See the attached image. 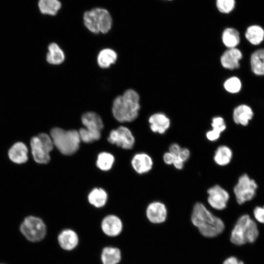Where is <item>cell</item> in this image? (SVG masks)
I'll return each mask as SVG.
<instances>
[{
    "mask_svg": "<svg viewBox=\"0 0 264 264\" xmlns=\"http://www.w3.org/2000/svg\"><path fill=\"white\" fill-rule=\"evenodd\" d=\"M252 72L257 76H264V48L254 51L250 56Z\"/></svg>",
    "mask_w": 264,
    "mask_h": 264,
    "instance_id": "obj_20",
    "label": "cell"
},
{
    "mask_svg": "<svg viewBox=\"0 0 264 264\" xmlns=\"http://www.w3.org/2000/svg\"><path fill=\"white\" fill-rule=\"evenodd\" d=\"M54 146L63 154L71 155L77 151L81 139L79 132L54 128L50 132Z\"/></svg>",
    "mask_w": 264,
    "mask_h": 264,
    "instance_id": "obj_4",
    "label": "cell"
},
{
    "mask_svg": "<svg viewBox=\"0 0 264 264\" xmlns=\"http://www.w3.org/2000/svg\"><path fill=\"white\" fill-rule=\"evenodd\" d=\"M85 26L95 34L108 33L112 26L111 17L105 9L95 8L86 11L83 16Z\"/></svg>",
    "mask_w": 264,
    "mask_h": 264,
    "instance_id": "obj_5",
    "label": "cell"
},
{
    "mask_svg": "<svg viewBox=\"0 0 264 264\" xmlns=\"http://www.w3.org/2000/svg\"><path fill=\"white\" fill-rule=\"evenodd\" d=\"M176 157V156L168 151L163 154L162 159L166 164L171 165H173Z\"/></svg>",
    "mask_w": 264,
    "mask_h": 264,
    "instance_id": "obj_36",
    "label": "cell"
},
{
    "mask_svg": "<svg viewBox=\"0 0 264 264\" xmlns=\"http://www.w3.org/2000/svg\"><path fill=\"white\" fill-rule=\"evenodd\" d=\"M191 155L190 150L187 148H182L177 156L183 162L185 163L188 160Z\"/></svg>",
    "mask_w": 264,
    "mask_h": 264,
    "instance_id": "obj_35",
    "label": "cell"
},
{
    "mask_svg": "<svg viewBox=\"0 0 264 264\" xmlns=\"http://www.w3.org/2000/svg\"><path fill=\"white\" fill-rule=\"evenodd\" d=\"M81 141L85 143H91L99 140L101 137V132L82 128L78 131Z\"/></svg>",
    "mask_w": 264,
    "mask_h": 264,
    "instance_id": "obj_30",
    "label": "cell"
},
{
    "mask_svg": "<svg viewBox=\"0 0 264 264\" xmlns=\"http://www.w3.org/2000/svg\"><path fill=\"white\" fill-rule=\"evenodd\" d=\"M140 107L138 94L134 90L129 89L114 99L112 112L119 122H132L137 117Z\"/></svg>",
    "mask_w": 264,
    "mask_h": 264,
    "instance_id": "obj_2",
    "label": "cell"
},
{
    "mask_svg": "<svg viewBox=\"0 0 264 264\" xmlns=\"http://www.w3.org/2000/svg\"><path fill=\"white\" fill-rule=\"evenodd\" d=\"M65 55L62 48L56 43H52L48 46L46 61L51 65L61 64L65 60Z\"/></svg>",
    "mask_w": 264,
    "mask_h": 264,
    "instance_id": "obj_25",
    "label": "cell"
},
{
    "mask_svg": "<svg viewBox=\"0 0 264 264\" xmlns=\"http://www.w3.org/2000/svg\"><path fill=\"white\" fill-rule=\"evenodd\" d=\"M114 162L113 155L108 152H102L100 153L96 160L97 167L102 171L110 170Z\"/></svg>",
    "mask_w": 264,
    "mask_h": 264,
    "instance_id": "obj_29",
    "label": "cell"
},
{
    "mask_svg": "<svg viewBox=\"0 0 264 264\" xmlns=\"http://www.w3.org/2000/svg\"><path fill=\"white\" fill-rule=\"evenodd\" d=\"M117 59V54L114 50L111 48H104L99 52L97 61L100 67L107 68L114 64Z\"/></svg>",
    "mask_w": 264,
    "mask_h": 264,
    "instance_id": "obj_22",
    "label": "cell"
},
{
    "mask_svg": "<svg viewBox=\"0 0 264 264\" xmlns=\"http://www.w3.org/2000/svg\"><path fill=\"white\" fill-rule=\"evenodd\" d=\"M101 260L103 264H118L121 260V252L117 247L107 246L101 252Z\"/></svg>",
    "mask_w": 264,
    "mask_h": 264,
    "instance_id": "obj_24",
    "label": "cell"
},
{
    "mask_svg": "<svg viewBox=\"0 0 264 264\" xmlns=\"http://www.w3.org/2000/svg\"><path fill=\"white\" fill-rule=\"evenodd\" d=\"M184 163H185L184 162H183L180 159L176 156L173 165L176 169L180 170L183 169Z\"/></svg>",
    "mask_w": 264,
    "mask_h": 264,
    "instance_id": "obj_39",
    "label": "cell"
},
{
    "mask_svg": "<svg viewBox=\"0 0 264 264\" xmlns=\"http://www.w3.org/2000/svg\"><path fill=\"white\" fill-rule=\"evenodd\" d=\"M233 157V152L230 148L226 145H220L215 151L213 160L218 166H225L229 164Z\"/></svg>",
    "mask_w": 264,
    "mask_h": 264,
    "instance_id": "obj_21",
    "label": "cell"
},
{
    "mask_svg": "<svg viewBox=\"0 0 264 264\" xmlns=\"http://www.w3.org/2000/svg\"><path fill=\"white\" fill-rule=\"evenodd\" d=\"M101 228L105 234L109 237L118 236L123 229L121 219L114 215L105 217L101 222Z\"/></svg>",
    "mask_w": 264,
    "mask_h": 264,
    "instance_id": "obj_12",
    "label": "cell"
},
{
    "mask_svg": "<svg viewBox=\"0 0 264 264\" xmlns=\"http://www.w3.org/2000/svg\"><path fill=\"white\" fill-rule=\"evenodd\" d=\"M223 87L227 92L235 94L240 91L242 84L238 77L233 76L226 80L223 84Z\"/></svg>",
    "mask_w": 264,
    "mask_h": 264,
    "instance_id": "obj_31",
    "label": "cell"
},
{
    "mask_svg": "<svg viewBox=\"0 0 264 264\" xmlns=\"http://www.w3.org/2000/svg\"><path fill=\"white\" fill-rule=\"evenodd\" d=\"M216 5L219 12L223 14H228L234 9L235 7V0H216Z\"/></svg>",
    "mask_w": 264,
    "mask_h": 264,
    "instance_id": "obj_32",
    "label": "cell"
},
{
    "mask_svg": "<svg viewBox=\"0 0 264 264\" xmlns=\"http://www.w3.org/2000/svg\"><path fill=\"white\" fill-rule=\"evenodd\" d=\"M242 58L241 51L237 48H228L223 52L220 57L222 66L228 69L233 70L239 68L240 61Z\"/></svg>",
    "mask_w": 264,
    "mask_h": 264,
    "instance_id": "obj_13",
    "label": "cell"
},
{
    "mask_svg": "<svg viewBox=\"0 0 264 264\" xmlns=\"http://www.w3.org/2000/svg\"><path fill=\"white\" fill-rule=\"evenodd\" d=\"M258 235L257 224L248 215L244 214L237 220L232 230L230 240L233 243L241 245L254 242Z\"/></svg>",
    "mask_w": 264,
    "mask_h": 264,
    "instance_id": "obj_3",
    "label": "cell"
},
{
    "mask_svg": "<svg viewBox=\"0 0 264 264\" xmlns=\"http://www.w3.org/2000/svg\"><path fill=\"white\" fill-rule=\"evenodd\" d=\"M151 131L160 134L165 133L170 127V119L164 113H155L149 118Z\"/></svg>",
    "mask_w": 264,
    "mask_h": 264,
    "instance_id": "obj_15",
    "label": "cell"
},
{
    "mask_svg": "<svg viewBox=\"0 0 264 264\" xmlns=\"http://www.w3.org/2000/svg\"><path fill=\"white\" fill-rule=\"evenodd\" d=\"M181 148H182L178 144L176 143H174L170 145L169 148V152H170L171 153H172L175 156H177Z\"/></svg>",
    "mask_w": 264,
    "mask_h": 264,
    "instance_id": "obj_38",
    "label": "cell"
},
{
    "mask_svg": "<svg viewBox=\"0 0 264 264\" xmlns=\"http://www.w3.org/2000/svg\"><path fill=\"white\" fill-rule=\"evenodd\" d=\"M81 121L85 128L89 130L101 132L104 127L101 117L94 112H85L82 116Z\"/></svg>",
    "mask_w": 264,
    "mask_h": 264,
    "instance_id": "obj_18",
    "label": "cell"
},
{
    "mask_svg": "<svg viewBox=\"0 0 264 264\" xmlns=\"http://www.w3.org/2000/svg\"><path fill=\"white\" fill-rule=\"evenodd\" d=\"M20 230L22 234L31 242H38L45 237L46 229L44 221L39 218L29 216L22 223Z\"/></svg>",
    "mask_w": 264,
    "mask_h": 264,
    "instance_id": "obj_8",
    "label": "cell"
},
{
    "mask_svg": "<svg viewBox=\"0 0 264 264\" xmlns=\"http://www.w3.org/2000/svg\"><path fill=\"white\" fill-rule=\"evenodd\" d=\"M146 215L151 222L154 224L161 223L167 219V208L163 202L157 200L154 201L148 205Z\"/></svg>",
    "mask_w": 264,
    "mask_h": 264,
    "instance_id": "obj_11",
    "label": "cell"
},
{
    "mask_svg": "<svg viewBox=\"0 0 264 264\" xmlns=\"http://www.w3.org/2000/svg\"><path fill=\"white\" fill-rule=\"evenodd\" d=\"M38 6L42 14L54 16L60 9L61 3L59 0H39Z\"/></svg>",
    "mask_w": 264,
    "mask_h": 264,
    "instance_id": "obj_28",
    "label": "cell"
},
{
    "mask_svg": "<svg viewBox=\"0 0 264 264\" xmlns=\"http://www.w3.org/2000/svg\"><path fill=\"white\" fill-rule=\"evenodd\" d=\"M131 163L134 170L139 174L149 172L154 165L152 157L145 153L135 154L132 159Z\"/></svg>",
    "mask_w": 264,
    "mask_h": 264,
    "instance_id": "obj_14",
    "label": "cell"
},
{
    "mask_svg": "<svg viewBox=\"0 0 264 264\" xmlns=\"http://www.w3.org/2000/svg\"><path fill=\"white\" fill-rule=\"evenodd\" d=\"M221 39L224 45L228 48L236 47L240 42L239 31L232 27H228L223 30Z\"/></svg>",
    "mask_w": 264,
    "mask_h": 264,
    "instance_id": "obj_26",
    "label": "cell"
},
{
    "mask_svg": "<svg viewBox=\"0 0 264 264\" xmlns=\"http://www.w3.org/2000/svg\"></svg>",
    "mask_w": 264,
    "mask_h": 264,
    "instance_id": "obj_41",
    "label": "cell"
},
{
    "mask_svg": "<svg viewBox=\"0 0 264 264\" xmlns=\"http://www.w3.org/2000/svg\"><path fill=\"white\" fill-rule=\"evenodd\" d=\"M211 126L213 132L221 134L226 129L224 119L220 116H216L212 118Z\"/></svg>",
    "mask_w": 264,
    "mask_h": 264,
    "instance_id": "obj_33",
    "label": "cell"
},
{
    "mask_svg": "<svg viewBox=\"0 0 264 264\" xmlns=\"http://www.w3.org/2000/svg\"><path fill=\"white\" fill-rule=\"evenodd\" d=\"M58 241L60 247L64 250L70 251L76 247L79 243L77 234L71 229L63 230L58 236Z\"/></svg>",
    "mask_w": 264,
    "mask_h": 264,
    "instance_id": "obj_16",
    "label": "cell"
},
{
    "mask_svg": "<svg viewBox=\"0 0 264 264\" xmlns=\"http://www.w3.org/2000/svg\"><path fill=\"white\" fill-rule=\"evenodd\" d=\"M254 112L252 108L247 105L241 104L236 107L233 112V119L238 125L247 126L253 118Z\"/></svg>",
    "mask_w": 264,
    "mask_h": 264,
    "instance_id": "obj_17",
    "label": "cell"
},
{
    "mask_svg": "<svg viewBox=\"0 0 264 264\" xmlns=\"http://www.w3.org/2000/svg\"><path fill=\"white\" fill-rule=\"evenodd\" d=\"M28 150L26 145L22 142L14 144L10 149L8 155L14 162L21 164L25 162L27 159Z\"/></svg>",
    "mask_w": 264,
    "mask_h": 264,
    "instance_id": "obj_19",
    "label": "cell"
},
{
    "mask_svg": "<svg viewBox=\"0 0 264 264\" xmlns=\"http://www.w3.org/2000/svg\"><path fill=\"white\" fill-rule=\"evenodd\" d=\"M245 37L253 45L261 44L264 40V29L258 25H252L246 29Z\"/></svg>",
    "mask_w": 264,
    "mask_h": 264,
    "instance_id": "obj_23",
    "label": "cell"
},
{
    "mask_svg": "<svg viewBox=\"0 0 264 264\" xmlns=\"http://www.w3.org/2000/svg\"><path fill=\"white\" fill-rule=\"evenodd\" d=\"M221 134L215 132L211 130L207 131L205 134L206 139L210 142H215L219 139Z\"/></svg>",
    "mask_w": 264,
    "mask_h": 264,
    "instance_id": "obj_37",
    "label": "cell"
},
{
    "mask_svg": "<svg viewBox=\"0 0 264 264\" xmlns=\"http://www.w3.org/2000/svg\"><path fill=\"white\" fill-rule=\"evenodd\" d=\"M253 215L257 221L264 224V206L255 207L253 210Z\"/></svg>",
    "mask_w": 264,
    "mask_h": 264,
    "instance_id": "obj_34",
    "label": "cell"
},
{
    "mask_svg": "<svg viewBox=\"0 0 264 264\" xmlns=\"http://www.w3.org/2000/svg\"><path fill=\"white\" fill-rule=\"evenodd\" d=\"M108 140L110 143L126 150L132 148L135 143V138L132 132L124 126H120L112 130Z\"/></svg>",
    "mask_w": 264,
    "mask_h": 264,
    "instance_id": "obj_9",
    "label": "cell"
},
{
    "mask_svg": "<svg viewBox=\"0 0 264 264\" xmlns=\"http://www.w3.org/2000/svg\"><path fill=\"white\" fill-rule=\"evenodd\" d=\"M191 221L202 235L206 237H216L224 229L223 221L215 216L206 206L198 202L193 206Z\"/></svg>",
    "mask_w": 264,
    "mask_h": 264,
    "instance_id": "obj_1",
    "label": "cell"
},
{
    "mask_svg": "<svg viewBox=\"0 0 264 264\" xmlns=\"http://www.w3.org/2000/svg\"><path fill=\"white\" fill-rule=\"evenodd\" d=\"M257 188L258 185L256 181L248 175L244 174L241 176L233 188L237 203L242 204L252 200L256 195Z\"/></svg>",
    "mask_w": 264,
    "mask_h": 264,
    "instance_id": "obj_7",
    "label": "cell"
},
{
    "mask_svg": "<svg viewBox=\"0 0 264 264\" xmlns=\"http://www.w3.org/2000/svg\"><path fill=\"white\" fill-rule=\"evenodd\" d=\"M107 192L100 188L92 189L88 195V200L90 204L97 208L104 206L107 201Z\"/></svg>",
    "mask_w": 264,
    "mask_h": 264,
    "instance_id": "obj_27",
    "label": "cell"
},
{
    "mask_svg": "<svg viewBox=\"0 0 264 264\" xmlns=\"http://www.w3.org/2000/svg\"><path fill=\"white\" fill-rule=\"evenodd\" d=\"M223 264H244L243 263L235 257H230L226 259Z\"/></svg>",
    "mask_w": 264,
    "mask_h": 264,
    "instance_id": "obj_40",
    "label": "cell"
},
{
    "mask_svg": "<svg viewBox=\"0 0 264 264\" xmlns=\"http://www.w3.org/2000/svg\"><path fill=\"white\" fill-rule=\"evenodd\" d=\"M207 202L209 205L217 210L226 208L230 198L228 191L220 185H214L207 190Z\"/></svg>",
    "mask_w": 264,
    "mask_h": 264,
    "instance_id": "obj_10",
    "label": "cell"
},
{
    "mask_svg": "<svg viewBox=\"0 0 264 264\" xmlns=\"http://www.w3.org/2000/svg\"><path fill=\"white\" fill-rule=\"evenodd\" d=\"M30 146L33 158L36 162L46 164L49 161V153L54 146L50 136L44 133H40L31 138Z\"/></svg>",
    "mask_w": 264,
    "mask_h": 264,
    "instance_id": "obj_6",
    "label": "cell"
}]
</instances>
